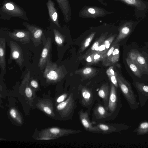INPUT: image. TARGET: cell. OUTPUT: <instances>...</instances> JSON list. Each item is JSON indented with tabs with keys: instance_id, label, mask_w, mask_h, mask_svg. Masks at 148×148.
Segmentation results:
<instances>
[{
	"instance_id": "obj_1",
	"label": "cell",
	"mask_w": 148,
	"mask_h": 148,
	"mask_svg": "<svg viewBox=\"0 0 148 148\" xmlns=\"http://www.w3.org/2000/svg\"><path fill=\"white\" fill-rule=\"evenodd\" d=\"M67 73L62 66H58L56 63L52 62L49 56L43 72V76L48 83H56L61 81Z\"/></svg>"
},
{
	"instance_id": "obj_2",
	"label": "cell",
	"mask_w": 148,
	"mask_h": 148,
	"mask_svg": "<svg viewBox=\"0 0 148 148\" xmlns=\"http://www.w3.org/2000/svg\"><path fill=\"white\" fill-rule=\"evenodd\" d=\"M118 86L130 108L136 110L138 108L136 96L129 82L125 80L116 70Z\"/></svg>"
},
{
	"instance_id": "obj_3",
	"label": "cell",
	"mask_w": 148,
	"mask_h": 148,
	"mask_svg": "<svg viewBox=\"0 0 148 148\" xmlns=\"http://www.w3.org/2000/svg\"><path fill=\"white\" fill-rule=\"evenodd\" d=\"M81 132L82 131L80 130L53 127L46 128L40 131L39 133V136H46L54 138L57 139L59 138Z\"/></svg>"
},
{
	"instance_id": "obj_4",
	"label": "cell",
	"mask_w": 148,
	"mask_h": 148,
	"mask_svg": "<svg viewBox=\"0 0 148 148\" xmlns=\"http://www.w3.org/2000/svg\"><path fill=\"white\" fill-rule=\"evenodd\" d=\"M116 88L112 83L110 92L107 109L111 113H113L117 109H119L121 106L120 94L118 93Z\"/></svg>"
},
{
	"instance_id": "obj_5",
	"label": "cell",
	"mask_w": 148,
	"mask_h": 148,
	"mask_svg": "<svg viewBox=\"0 0 148 148\" xmlns=\"http://www.w3.org/2000/svg\"><path fill=\"white\" fill-rule=\"evenodd\" d=\"M74 106L73 95L71 93L66 100L57 105L56 110L60 113L61 117H65L69 116L72 112Z\"/></svg>"
},
{
	"instance_id": "obj_6",
	"label": "cell",
	"mask_w": 148,
	"mask_h": 148,
	"mask_svg": "<svg viewBox=\"0 0 148 148\" xmlns=\"http://www.w3.org/2000/svg\"><path fill=\"white\" fill-rule=\"evenodd\" d=\"M10 59L15 61L19 66H22L24 61L23 52L20 46L12 41L10 42Z\"/></svg>"
},
{
	"instance_id": "obj_7",
	"label": "cell",
	"mask_w": 148,
	"mask_h": 148,
	"mask_svg": "<svg viewBox=\"0 0 148 148\" xmlns=\"http://www.w3.org/2000/svg\"><path fill=\"white\" fill-rule=\"evenodd\" d=\"M107 12L101 8L94 6L86 7L82 10L79 16L82 17L96 18L105 16Z\"/></svg>"
},
{
	"instance_id": "obj_8",
	"label": "cell",
	"mask_w": 148,
	"mask_h": 148,
	"mask_svg": "<svg viewBox=\"0 0 148 148\" xmlns=\"http://www.w3.org/2000/svg\"><path fill=\"white\" fill-rule=\"evenodd\" d=\"M134 85L137 92L140 105L143 107L148 99V85L137 81Z\"/></svg>"
},
{
	"instance_id": "obj_9",
	"label": "cell",
	"mask_w": 148,
	"mask_h": 148,
	"mask_svg": "<svg viewBox=\"0 0 148 148\" xmlns=\"http://www.w3.org/2000/svg\"><path fill=\"white\" fill-rule=\"evenodd\" d=\"M80 121L84 128L87 131L93 133H101L96 126H93L90 122L87 112L81 110L79 112Z\"/></svg>"
},
{
	"instance_id": "obj_10",
	"label": "cell",
	"mask_w": 148,
	"mask_h": 148,
	"mask_svg": "<svg viewBox=\"0 0 148 148\" xmlns=\"http://www.w3.org/2000/svg\"><path fill=\"white\" fill-rule=\"evenodd\" d=\"M96 126L100 130L101 133L105 134L119 132L121 130H127L130 127L129 126L123 124H118L116 126H114L108 124L99 123Z\"/></svg>"
},
{
	"instance_id": "obj_11",
	"label": "cell",
	"mask_w": 148,
	"mask_h": 148,
	"mask_svg": "<svg viewBox=\"0 0 148 148\" xmlns=\"http://www.w3.org/2000/svg\"><path fill=\"white\" fill-rule=\"evenodd\" d=\"M51 46V39L48 38L42 50L38 64V67L42 69L46 66L48 58L50 56Z\"/></svg>"
},
{
	"instance_id": "obj_12",
	"label": "cell",
	"mask_w": 148,
	"mask_h": 148,
	"mask_svg": "<svg viewBox=\"0 0 148 148\" xmlns=\"http://www.w3.org/2000/svg\"><path fill=\"white\" fill-rule=\"evenodd\" d=\"M30 32L25 31L16 30L13 32L9 33L10 36L14 40L22 42L23 44L29 43L32 39Z\"/></svg>"
},
{
	"instance_id": "obj_13",
	"label": "cell",
	"mask_w": 148,
	"mask_h": 148,
	"mask_svg": "<svg viewBox=\"0 0 148 148\" xmlns=\"http://www.w3.org/2000/svg\"><path fill=\"white\" fill-rule=\"evenodd\" d=\"M108 34L107 32L102 34L84 54L78 58V60L80 61L84 60L88 56L97 51L98 50L99 47L106 39Z\"/></svg>"
},
{
	"instance_id": "obj_14",
	"label": "cell",
	"mask_w": 148,
	"mask_h": 148,
	"mask_svg": "<svg viewBox=\"0 0 148 148\" xmlns=\"http://www.w3.org/2000/svg\"><path fill=\"white\" fill-rule=\"evenodd\" d=\"M133 23L128 22L123 24L119 28V34L115 41L113 42L117 44L128 36L131 32Z\"/></svg>"
},
{
	"instance_id": "obj_15",
	"label": "cell",
	"mask_w": 148,
	"mask_h": 148,
	"mask_svg": "<svg viewBox=\"0 0 148 148\" xmlns=\"http://www.w3.org/2000/svg\"><path fill=\"white\" fill-rule=\"evenodd\" d=\"M27 27L31 35L33 43L34 45L38 46L41 44L43 34L42 30L39 28L32 25H28Z\"/></svg>"
},
{
	"instance_id": "obj_16",
	"label": "cell",
	"mask_w": 148,
	"mask_h": 148,
	"mask_svg": "<svg viewBox=\"0 0 148 148\" xmlns=\"http://www.w3.org/2000/svg\"><path fill=\"white\" fill-rule=\"evenodd\" d=\"M36 106L38 108L47 115L52 117L55 116L53 104L49 100H40L37 104Z\"/></svg>"
},
{
	"instance_id": "obj_17",
	"label": "cell",
	"mask_w": 148,
	"mask_h": 148,
	"mask_svg": "<svg viewBox=\"0 0 148 148\" xmlns=\"http://www.w3.org/2000/svg\"><path fill=\"white\" fill-rule=\"evenodd\" d=\"M97 73V70L94 68L87 67L76 70L75 74H79L84 79H90L94 77Z\"/></svg>"
},
{
	"instance_id": "obj_18",
	"label": "cell",
	"mask_w": 148,
	"mask_h": 148,
	"mask_svg": "<svg viewBox=\"0 0 148 148\" xmlns=\"http://www.w3.org/2000/svg\"><path fill=\"white\" fill-rule=\"evenodd\" d=\"M135 50L137 56L136 65L141 74L147 73L148 74V64L146 59L142 54L137 50Z\"/></svg>"
},
{
	"instance_id": "obj_19",
	"label": "cell",
	"mask_w": 148,
	"mask_h": 148,
	"mask_svg": "<svg viewBox=\"0 0 148 148\" xmlns=\"http://www.w3.org/2000/svg\"><path fill=\"white\" fill-rule=\"evenodd\" d=\"M62 12L66 21L70 19V8L68 0H56Z\"/></svg>"
},
{
	"instance_id": "obj_20",
	"label": "cell",
	"mask_w": 148,
	"mask_h": 148,
	"mask_svg": "<svg viewBox=\"0 0 148 148\" xmlns=\"http://www.w3.org/2000/svg\"><path fill=\"white\" fill-rule=\"evenodd\" d=\"M82 103L84 106L90 105L92 101L93 95L91 90L88 88L83 87L81 90Z\"/></svg>"
},
{
	"instance_id": "obj_21",
	"label": "cell",
	"mask_w": 148,
	"mask_h": 148,
	"mask_svg": "<svg viewBox=\"0 0 148 148\" xmlns=\"http://www.w3.org/2000/svg\"><path fill=\"white\" fill-rule=\"evenodd\" d=\"M105 56V54H102L97 52H94L88 56L84 60L87 62L86 64L90 65L103 61Z\"/></svg>"
},
{
	"instance_id": "obj_22",
	"label": "cell",
	"mask_w": 148,
	"mask_h": 148,
	"mask_svg": "<svg viewBox=\"0 0 148 148\" xmlns=\"http://www.w3.org/2000/svg\"><path fill=\"white\" fill-rule=\"evenodd\" d=\"M109 87L108 83L103 84L101 86L98 92V96L103 100L105 106L107 107L109 96Z\"/></svg>"
},
{
	"instance_id": "obj_23",
	"label": "cell",
	"mask_w": 148,
	"mask_h": 148,
	"mask_svg": "<svg viewBox=\"0 0 148 148\" xmlns=\"http://www.w3.org/2000/svg\"><path fill=\"white\" fill-rule=\"evenodd\" d=\"M5 41L4 38H0V66L2 70L5 71Z\"/></svg>"
},
{
	"instance_id": "obj_24",
	"label": "cell",
	"mask_w": 148,
	"mask_h": 148,
	"mask_svg": "<svg viewBox=\"0 0 148 148\" xmlns=\"http://www.w3.org/2000/svg\"><path fill=\"white\" fill-rule=\"evenodd\" d=\"M47 5L51 19L58 27H60L58 20L57 12L51 0H48Z\"/></svg>"
},
{
	"instance_id": "obj_25",
	"label": "cell",
	"mask_w": 148,
	"mask_h": 148,
	"mask_svg": "<svg viewBox=\"0 0 148 148\" xmlns=\"http://www.w3.org/2000/svg\"><path fill=\"white\" fill-rule=\"evenodd\" d=\"M94 114L98 119L105 118L110 115L105 108L101 105H97L95 108L94 111Z\"/></svg>"
},
{
	"instance_id": "obj_26",
	"label": "cell",
	"mask_w": 148,
	"mask_h": 148,
	"mask_svg": "<svg viewBox=\"0 0 148 148\" xmlns=\"http://www.w3.org/2000/svg\"><path fill=\"white\" fill-rule=\"evenodd\" d=\"M117 44L113 42L111 45L110 48L105 54V58L102 61V64L103 66H107L112 65L111 60L112 53Z\"/></svg>"
},
{
	"instance_id": "obj_27",
	"label": "cell",
	"mask_w": 148,
	"mask_h": 148,
	"mask_svg": "<svg viewBox=\"0 0 148 148\" xmlns=\"http://www.w3.org/2000/svg\"><path fill=\"white\" fill-rule=\"evenodd\" d=\"M134 132H136V135H138L148 134V121L140 122L138 127L134 130Z\"/></svg>"
},
{
	"instance_id": "obj_28",
	"label": "cell",
	"mask_w": 148,
	"mask_h": 148,
	"mask_svg": "<svg viewBox=\"0 0 148 148\" xmlns=\"http://www.w3.org/2000/svg\"><path fill=\"white\" fill-rule=\"evenodd\" d=\"M106 73L111 83L116 88H118L119 86L116 78L117 72L116 71L114 70L113 66H111L107 70Z\"/></svg>"
},
{
	"instance_id": "obj_29",
	"label": "cell",
	"mask_w": 148,
	"mask_h": 148,
	"mask_svg": "<svg viewBox=\"0 0 148 148\" xmlns=\"http://www.w3.org/2000/svg\"><path fill=\"white\" fill-rule=\"evenodd\" d=\"M9 114L10 117L16 123L20 125L23 124L22 117L16 108L14 107L11 108L9 110Z\"/></svg>"
},
{
	"instance_id": "obj_30",
	"label": "cell",
	"mask_w": 148,
	"mask_h": 148,
	"mask_svg": "<svg viewBox=\"0 0 148 148\" xmlns=\"http://www.w3.org/2000/svg\"><path fill=\"white\" fill-rule=\"evenodd\" d=\"M95 34V32L92 33L83 40L79 49V53H82L87 48L94 38Z\"/></svg>"
},
{
	"instance_id": "obj_31",
	"label": "cell",
	"mask_w": 148,
	"mask_h": 148,
	"mask_svg": "<svg viewBox=\"0 0 148 148\" xmlns=\"http://www.w3.org/2000/svg\"><path fill=\"white\" fill-rule=\"evenodd\" d=\"M126 61L134 74L138 77L141 78L142 74L137 65L128 57L126 58Z\"/></svg>"
},
{
	"instance_id": "obj_32",
	"label": "cell",
	"mask_w": 148,
	"mask_h": 148,
	"mask_svg": "<svg viewBox=\"0 0 148 148\" xmlns=\"http://www.w3.org/2000/svg\"><path fill=\"white\" fill-rule=\"evenodd\" d=\"M54 39L58 46H62L65 40V36L56 29H53Z\"/></svg>"
},
{
	"instance_id": "obj_33",
	"label": "cell",
	"mask_w": 148,
	"mask_h": 148,
	"mask_svg": "<svg viewBox=\"0 0 148 148\" xmlns=\"http://www.w3.org/2000/svg\"><path fill=\"white\" fill-rule=\"evenodd\" d=\"M119 46L117 43L114 50L111 58V65H114L119 61Z\"/></svg>"
},
{
	"instance_id": "obj_34",
	"label": "cell",
	"mask_w": 148,
	"mask_h": 148,
	"mask_svg": "<svg viewBox=\"0 0 148 148\" xmlns=\"http://www.w3.org/2000/svg\"><path fill=\"white\" fill-rule=\"evenodd\" d=\"M130 5L134 6L138 9L140 8L143 3L140 0H119Z\"/></svg>"
},
{
	"instance_id": "obj_35",
	"label": "cell",
	"mask_w": 148,
	"mask_h": 148,
	"mask_svg": "<svg viewBox=\"0 0 148 148\" xmlns=\"http://www.w3.org/2000/svg\"><path fill=\"white\" fill-rule=\"evenodd\" d=\"M117 36V34H114L109 37L107 38L104 41L103 43L105 45L106 50L107 52L110 48L113 41L115 37Z\"/></svg>"
},
{
	"instance_id": "obj_36",
	"label": "cell",
	"mask_w": 148,
	"mask_h": 148,
	"mask_svg": "<svg viewBox=\"0 0 148 148\" xmlns=\"http://www.w3.org/2000/svg\"><path fill=\"white\" fill-rule=\"evenodd\" d=\"M68 96V94L64 93L59 96L56 99V102L59 104L64 101Z\"/></svg>"
},
{
	"instance_id": "obj_37",
	"label": "cell",
	"mask_w": 148,
	"mask_h": 148,
	"mask_svg": "<svg viewBox=\"0 0 148 148\" xmlns=\"http://www.w3.org/2000/svg\"><path fill=\"white\" fill-rule=\"evenodd\" d=\"M95 52L102 54H105L106 53L107 51L106 50L105 46L103 42L99 47L98 50Z\"/></svg>"
},
{
	"instance_id": "obj_38",
	"label": "cell",
	"mask_w": 148,
	"mask_h": 148,
	"mask_svg": "<svg viewBox=\"0 0 148 148\" xmlns=\"http://www.w3.org/2000/svg\"><path fill=\"white\" fill-rule=\"evenodd\" d=\"M30 86L34 90H37L39 88V84L37 81L36 80L32 79L30 82Z\"/></svg>"
},
{
	"instance_id": "obj_39",
	"label": "cell",
	"mask_w": 148,
	"mask_h": 148,
	"mask_svg": "<svg viewBox=\"0 0 148 148\" xmlns=\"http://www.w3.org/2000/svg\"><path fill=\"white\" fill-rule=\"evenodd\" d=\"M36 139L37 140H49L56 139L54 138H53L49 136H39L38 137L36 138Z\"/></svg>"
},
{
	"instance_id": "obj_40",
	"label": "cell",
	"mask_w": 148,
	"mask_h": 148,
	"mask_svg": "<svg viewBox=\"0 0 148 148\" xmlns=\"http://www.w3.org/2000/svg\"><path fill=\"white\" fill-rule=\"evenodd\" d=\"M6 8L9 10H12L14 8V6L13 5L10 3H7L6 4Z\"/></svg>"
},
{
	"instance_id": "obj_41",
	"label": "cell",
	"mask_w": 148,
	"mask_h": 148,
	"mask_svg": "<svg viewBox=\"0 0 148 148\" xmlns=\"http://www.w3.org/2000/svg\"></svg>"
}]
</instances>
